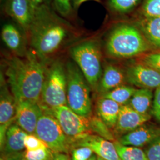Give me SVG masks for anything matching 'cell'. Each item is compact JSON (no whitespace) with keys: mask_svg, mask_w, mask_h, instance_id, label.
Here are the masks:
<instances>
[{"mask_svg":"<svg viewBox=\"0 0 160 160\" xmlns=\"http://www.w3.org/2000/svg\"><path fill=\"white\" fill-rule=\"evenodd\" d=\"M53 8L65 18L69 17L74 11L72 0H53Z\"/></svg>","mask_w":160,"mask_h":160,"instance_id":"cell-29","label":"cell"},{"mask_svg":"<svg viewBox=\"0 0 160 160\" xmlns=\"http://www.w3.org/2000/svg\"><path fill=\"white\" fill-rule=\"evenodd\" d=\"M145 151L148 160H160V137L147 145Z\"/></svg>","mask_w":160,"mask_h":160,"instance_id":"cell-32","label":"cell"},{"mask_svg":"<svg viewBox=\"0 0 160 160\" xmlns=\"http://www.w3.org/2000/svg\"><path fill=\"white\" fill-rule=\"evenodd\" d=\"M149 114H141L132 108L129 104L121 106L116 125L114 129L123 135L132 131L145 124L149 120Z\"/></svg>","mask_w":160,"mask_h":160,"instance_id":"cell-16","label":"cell"},{"mask_svg":"<svg viewBox=\"0 0 160 160\" xmlns=\"http://www.w3.org/2000/svg\"><path fill=\"white\" fill-rule=\"evenodd\" d=\"M53 152L48 147H43L35 150H25L24 158L26 160H52Z\"/></svg>","mask_w":160,"mask_h":160,"instance_id":"cell-26","label":"cell"},{"mask_svg":"<svg viewBox=\"0 0 160 160\" xmlns=\"http://www.w3.org/2000/svg\"><path fill=\"white\" fill-rule=\"evenodd\" d=\"M160 137V128L143 124L137 129L122 135L118 142L122 145L135 147L147 146Z\"/></svg>","mask_w":160,"mask_h":160,"instance_id":"cell-15","label":"cell"},{"mask_svg":"<svg viewBox=\"0 0 160 160\" xmlns=\"http://www.w3.org/2000/svg\"><path fill=\"white\" fill-rule=\"evenodd\" d=\"M141 12L144 17H160V0H145Z\"/></svg>","mask_w":160,"mask_h":160,"instance_id":"cell-28","label":"cell"},{"mask_svg":"<svg viewBox=\"0 0 160 160\" xmlns=\"http://www.w3.org/2000/svg\"><path fill=\"white\" fill-rule=\"evenodd\" d=\"M92 131L96 132L98 136L106 138L110 141L114 139L113 135L109 131V128L99 117H90Z\"/></svg>","mask_w":160,"mask_h":160,"instance_id":"cell-27","label":"cell"},{"mask_svg":"<svg viewBox=\"0 0 160 160\" xmlns=\"http://www.w3.org/2000/svg\"><path fill=\"white\" fill-rule=\"evenodd\" d=\"M88 160H97V157L96 156V155H92V157Z\"/></svg>","mask_w":160,"mask_h":160,"instance_id":"cell-38","label":"cell"},{"mask_svg":"<svg viewBox=\"0 0 160 160\" xmlns=\"http://www.w3.org/2000/svg\"><path fill=\"white\" fill-rule=\"evenodd\" d=\"M69 53L72 61L84 75L91 88L96 91L103 69L99 41L93 38L78 41L69 48Z\"/></svg>","mask_w":160,"mask_h":160,"instance_id":"cell-4","label":"cell"},{"mask_svg":"<svg viewBox=\"0 0 160 160\" xmlns=\"http://www.w3.org/2000/svg\"><path fill=\"white\" fill-rule=\"evenodd\" d=\"M67 74V106L75 113L90 117L92 113L91 87L73 61L66 64Z\"/></svg>","mask_w":160,"mask_h":160,"instance_id":"cell-6","label":"cell"},{"mask_svg":"<svg viewBox=\"0 0 160 160\" xmlns=\"http://www.w3.org/2000/svg\"><path fill=\"white\" fill-rule=\"evenodd\" d=\"M1 36L6 46L16 56L23 57L28 52L29 43L27 34L18 26L6 23L1 30Z\"/></svg>","mask_w":160,"mask_h":160,"instance_id":"cell-13","label":"cell"},{"mask_svg":"<svg viewBox=\"0 0 160 160\" xmlns=\"http://www.w3.org/2000/svg\"><path fill=\"white\" fill-rule=\"evenodd\" d=\"M140 0H108L110 8L116 13L123 14L131 12Z\"/></svg>","mask_w":160,"mask_h":160,"instance_id":"cell-24","label":"cell"},{"mask_svg":"<svg viewBox=\"0 0 160 160\" xmlns=\"http://www.w3.org/2000/svg\"><path fill=\"white\" fill-rule=\"evenodd\" d=\"M153 98L154 95L151 89L137 88L128 104L141 114H148L149 108L153 103Z\"/></svg>","mask_w":160,"mask_h":160,"instance_id":"cell-21","label":"cell"},{"mask_svg":"<svg viewBox=\"0 0 160 160\" xmlns=\"http://www.w3.org/2000/svg\"><path fill=\"white\" fill-rule=\"evenodd\" d=\"M127 82L139 88L156 89L160 87V72L137 61L125 69Z\"/></svg>","mask_w":160,"mask_h":160,"instance_id":"cell-10","label":"cell"},{"mask_svg":"<svg viewBox=\"0 0 160 160\" xmlns=\"http://www.w3.org/2000/svg\"><path fill=\"white\" fill-rule=\"evenodd\" d=\"M17 103L3 71L0 74V145L2 148L6 132L8 127L15 122Z\"/></svg>","mask_w":160,"mask_h":160,"instance_id":"cell-9","label":"cell"},{"mask_svg":"<svg viewBox=\"0 0 160 160\" xmlns=\"http://www.w3.org/2000/svg\"><path fill=\"white\" fill-rule=\"evenodd\" d=\"M5 0H1V1H2V2H4Z\"/></svg>","mask_w":160,"mask_h":160,"instance_id":"cell-40","label":"cell"},{"mask_svg":"<svg viewBox=\"0 0 160 160\" xmlns=\"http://www.w3.org/2000/svg\"><path fill=\"white\" fill-rule=\"evenodd\" d=\"M121 105L113 100L100 97L96 103V110L98 117L110 129L116 125L120 112Z\"/></svg>","mask_w":160,"mask_h":160,"instance_id":"cell-18","label":"cell"},{"mask_svg":"<svg viewBox=\"0 0 160 160\" xmlns=\"http://www.w3.org/2000/svg\"><path fill=\"white\" fill-rule=\"evenodd\" d=\"M138 26L149 43L160 48V17H144Z\"/></svg>","mask_w":160,"mask_h":160,"instance_id":"cell-20","label":"cell"},{"mask_svg":"<svg viewBox=\"0 0 160 160\" xmlns=\"http://www.w3.org/2000/svg\"><path fill=\"white\" fill-rule=\"evenodd\" d=\"M151 112L160 123V87L155 89Z\"/></svg>","mask_w":160,"mask_h":160,"instance_id":"cell-33","label":"cell"},{"mask_svg":"<svg viewBox=\"0 0 160 160\" xmlns=\"http://www.w3.org/2000/svg\"><path fill=\"white\" fill-rule=\"evenodd\" d=\"M93 151L87 147H77L71 150V160H88L93 155Z\"/></svg>","mask_w":160,"mask_h":160,"instance_id":"cell-31","label":"cell"},{"mask_svg":"<svg viewBox=\"0 0 160 160\" xmlns=\"http://www.w3.org/2000/svg\"><path fill=\"white\" fill-rule=\"evenodd\" d=\"M26 160V159H24V158H23V160Z\"/></svg>","mask_w":160,"mask_h":160,"instance_id":"cell-41","label":"cell"},{"mask_svg":"<svg viewBox=\"0 0 160 160\" xmlns=\"http://www.w3.org/2000/svg\"><path fill=\"white\" fill-rule=\"evenodd\" d=\"M46 67L31 49L23 57L12 54L4 59L1 70L17 102H40Z\"/></svg>","mask_w":160,"mask_h":160,"instance_id":"cell-2","label":"cell"},{"mask_svg":"<svg viewBox=\"0 0 160 160\" xmlns=\"http://www.w3.org/2000/svg\"><path fill=\"white\" fill-rule=\"evenodd\" d=\"M94 1L100 3L101 1L100 0H72V7L75 10H78L80 8V6H81L83 3L86 2L87 1Z\"/></svg>","mask_w":160,"mask_h":160,"instance_id":"cell-35","label":"cell"},{"mask_svg":"<svg viewBox=\"0 0 160 160\" xmlns=\"http://www.w3.org/2000/svg\"><path fill=\"white\" fill-rule=\"evenodd\" d=\"M137 89L132 86L123 84L101 95L100 97L110 98L123 106L128 104Z\"/></svg>","mask_w":160,"mask_h":160,"instance_id":"cell-22","label":"cell"},{"mask_svg":"<svg viewBox=\"0 0 160 160\" xmlns=\"http://www.w3.org/2000/svg\"><path fill=\"white\" fill-rule=\"evenodd\" d=\"M151 45L139 29L125 23L118 25L110 33L105 50L110 57L128 59L149 52Z\"/></svg>","mask_w":160,"mask_h":160,"instance_id":"cell-3","label":"cell"},{"mask_svg":"<svg viewBox=\"0 0 160 160\" xmlns=\"http://www.w3.org/2000/svg\"><path fill=\"white\" fill-rule=\"evenodd\" d=\"M52 160H69L67 154L54 153Z\"/></svg>","mask_w":160,"mask_h":160,"instance_id":"cell-36","label":"cell"},{"mask_svg":"<svg viewBox=\"0 0 160 160\" xmlns=\"http://www.w3.org/2000/svg\"><path fill=\"white\" fill-rule=\"evenodd\" d=\"M72 147H87L94 153L106 160H122L114 142L98 135H89L72 143Z\"/></svg>","mask_w":160,"mask_h":160,"instance_id":"cell-14","label":"cell"},{"mask_svg":"<svg viewBox=\"0 0 160 160\" xmlns=\"http://www.w3.org/2000/svg\"><path fill=\"white\" fill-rule=\"evenodd\" d=\"M97 160H105V159H104L103 158H102V157H98L97 156Z\"/></svg>","mask_w":160,"mask_h":160,"instance_id":"cell-39","label":"cell"},{"mask_svg":"<svg viewBox=\"0 0 160 160\" xmlns=\"http://www.w3.org/2000/svg\"><path fill=\"white\" fill-rule=\"evenodd\" d=\"M31 1L35 7H37L43 4H51V0H31Z\"/></svg>","mask_w":160,"mask_h":160,"instance_id":"cell-37","label":"cell"},{"mask_svg":"<svg viewBox=\"0 0 160 160\" xmlns=\"http://www.w3.org/2000/svg\"><path fill=\"white\" fill-rule=\"evenodd\" d=\"M28 134L15 122L13 123L6 132L4 143L1 152L11 153L24 151V139Z\"/></svg>","mask_w":160,"mask_h":160,"instance_id":"cell-19","label":"cell"},{"mask_svg":"<svg viewBox=\"0 0 160 160\" xmlns=\"http://www.w3.org/2000/svg\"><path fill=\"white\" fill-rule=\"evenodd\" d=\"M29 48L48 65L67 48L78 42L80 33L50 4L36 7L27 32Z\"/></svg>","mask_w":160,"mask_h":160,"instance_id":"cell-1","label":"cell"},{"mask_svg":"<svg viewBox=\"0 0 160 160\" xmlns=\"http://www.w3.org/2000/svg\"><path fill=\"white\" fill-rule=\"evenodd\" d=\"M25 149L31 151L38 149L48 147L43 141L35 133H28L24 139Z\"/></svg>","mask_w":160,"mask_h":160,"instance_id":"cell-30","label":"cell"},{"mask_svg":"<svg viewBox=\"0 0 160 160\" xmlns=\"http://www.w3.org/2000/svg\"><path fill=\"white\" fill-rule=\"evenodd\" d=\"M24 151L11 153L1 152L0 160H22L24 158Z\"/></svg>","mask_w":160,"mask_h":160,"instance_id":"cell-34","label":"cell"},{"mask_svg":"<svg viewBox=\"0 0 160 160\" xmlns=\"http://www.w3.org/2000/svg\"><path fill=\"white\" fill-rule=\"evenodd\" d=\"M126 82L125 70L114 64H106L104 67L96 92L101 96L119 86L125 84Z\"/></svg>","mask_w":160,"mask_h":160,"instance_id":"cell-17","label":"cell"},{"mask_svg":"<svg viewBox=\"0 0 160 160\" xmlns=\"http://www.w3.org/2000/svg\"><path fill=\"white\" fill-rule=\"evenodd\" d=\"M57 119L66 136L72 143L74 141L92 134L90 117L77 114L67 105L52 110H44Z\"/></svg>","mask_w":160,"mask_h":160,"instance_id":"cell-8","label":"cell"},{"mask_svg":"<svg viewBox=\"0 0 160 160\" xmlns=\"http://www.w3.org/2000/svg\"><path fill=\"white\" fill-rule=\"evenodd\" d=\"M53 153L68 154L71 142L66 136L57 119L43 110L34 133Z\"/></svg>","mask_w":160,"mask_h":160,"instance_id":"cell-7","label":"cell"},{"mask_svg":"<svg viewBox=\"0 0 160 160\" xmlns=\"http://www.w3.org/2000/svg\"><path fill=\"white\" fill-rule=\"evenodd\" d=\"M137 61L147 65L160 72V50L145 53L137 57Z\"/></svg>","mask_w":160,"mask_h":160,"instance_id":"cell-25","label":"cell"},{"mask_svg":"<svg viewBox=\"0 0 160 160\" xmlns=\"http://www.w3.org/2000/svg\"><path fill=\"white\" fill-rule=\"evenodd\" d=\"M17 103L15 123L28 133H34L43 109L39 102L32 100H24Z\"/></svg>","mask_w":160,"mask_h":160,"instance_id":"cell-12","label":"cell"},{"mask_svg":"<svg viewBox=\"0 0 160 160\" xmlns=\"http://www.w3.org/2000/svg\"><path fill=\"white\" fill-rule=\"evenodd\" d=\"M114 143L122 160H148L145 151L139 147L123 145L118 141Z\"/></svg>","mask_w":160,"mask_h":160,"instance_id":"cell-23","label":"cell"},{"mask_svg":"<svg viewBox=\"0 0 160 160\" xmlns=\"http://www.w3.org/2000/svg\"><path fill=\"white\" fill-rule=\"evenodd\" d=\"M66 64L56 59L46 65L39 103L43 110L67 105Z\"/></svg>","mask_w":160,"mask_h":160,"instance_id":"cell-5","label":"cell"},{"mask_svg":"<svg viewBox=\"0 0 160 160\" xmlns=\"http://www.w3.org/2000/svg\"><path fill=\"white\" fill-rule=\"evenodd\" d=\"M4 2L6 14L27 33L33 20L36 9L31 0H5Z\"/></svg>","mask_w":160,"mask_h":160,"instance_id":"cell-11","label":"cell"}]
</instances>
